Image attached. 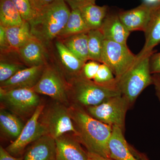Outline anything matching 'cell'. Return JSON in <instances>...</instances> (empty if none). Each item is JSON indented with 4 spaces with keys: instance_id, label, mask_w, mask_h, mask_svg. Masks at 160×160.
I'll list each match as a JSON object with an SVG mask.
<instances>
[{
    "instance_id": "52a82bcc",
    "label": "cell",
    "mask_w": 160,
    "mask_h": 160,
    "mask_svg": "<svg viewBox=\"0 0 160 160\" xmlns=\"http://www.w3.org/2000/svg\"><path fill=\"white\" fill-rule=\"evenodd\" d=\"M129 102L122 95L110 98L99 105L84 108L87 113L98 121L124 130Z\"/></svg>"
},
{
    "instance_id": "9c48e42d",
    "label": "cell",
    "mask_w": 160,
    "mask_h": 160,
    "mask_svg": "<svg viewBox=\"0 0 160 160\" xmlns=\"http://www.w3.org/2000/svg\"><path fill=\"white\" fill-rule=\"evenodd\" d=\"M32 89L38 94L48 96L56 102L69 106L67 82L53 66L48 64L45 66L42 76Z\"/></svg>"
},
{
    "instance_id": "cb8c5ba5",
    "label": "cell",
    "mask_w": 160,
    "mask_h": 160,
    "mask_svg": "<svg viewBox=\"0 0 160 160\" xmlns=\"http://www.w3.org/2000/svg\"><path fill=\"white\" fill-rule=\"evenodd\" d=\"M25 22L12 0H0V25L5 28L20 26Z\"/></svg>"
},
{
    "instance_id": "4dcf8cb0",
    "label": "cell",
    "mask_w": 160,
    "mask_h": 160,
    "mask_svg": "<svg viewBox=\"0 0 160 160\" xmlns=\"http://www.w3.org/2000/svg\"><path fill=\"white\" fill-rule=\"evenodd\" d=\"M0 49L1 54H6L12 52L9 46L6 34V29L0 25Z\"/></svg>"
},
{
    "instance_id": "f1b7e54d",
    "label": "cell",
    "mask_w": 160,
    "mask_h": 160,
    "mask_svg": "<svg viewBox=\"0 0 160 160\" xmlns=\"http://www.w3.org/2000/svg\"><path fill=\"white\" fill-rule=\"evenodd\" d=\"M26 68L25 65L16 62H6L1 60L0 62V83L10 78L21 70Z\"/></svg>"
},
{
    "instance_id": "8992f818",
    "label": "cell",
    "mask_w": 160,
    "mask_h": 160,
    "mask_svg": "<svg viewBox=\"0 0 160 160\" xmlns=\"http://www.w3.org/2000/svg\"><path fill=\"white\" fill-rule=\"evenodd\" d=\"M0 99L3 108L22 119L30 118L41 104L38 94L29 88L0 89Z\"/></svg>"
},
{
    "instance_id": "603a6c76",
    "label": "cell",
    "mask_w": 160,
    "mask_h": 160,
    "mask_svg": "<svg viewBox=\"0 0 160 160\" xmlns=\"http://www.w3.org/2000/svg\"><path fill=\"white\" fill-rule=\"evenodd\" d=\"M60 40L84 62L89 60L88 32L74 35Z\"/></svg>"
},
{
    "instance_id": "8fae6325",
    "label": "cell",
    "mask_w": 160,
    "mask_h": 160,
    "mask_svg": "<svg viewBox=\"0 0 160 160\" xmlns=\"http://www.w3.org/2000/svg\"><path fill=\"white\" fill-rule=\"evenodd\" d=\"M157 6L143 3L134 9L120 12L118 14L121 22L130 32L134 31L144 32L152 12Z\"/></svg>"
},
{
    "instance_id": "8d00e7d4",
    "label": "cell",
    "mask_w": 160,
    "mask_h": 160,
    "mask_svg": "<svg viewBox=\"0 0 160 160\" xmlns=\"http://www.w3.org/2000/svg\"><path fill=\"white\" fill-rule=\"evenodd\" d=\"M88 160H114L111 158L104 157L99 155L88 152Z\"/></svg>"
},
{
    "instance_id": "74e56055",
    "label": "cell",
    "mask_w": 160,
    "mask_h": 160,
    "mask_svg": "<svg viewBox=\"0 0 160 160\" xmlns=\"http://www.w3.org/2000/svg\"><path fill=\"white\" fill-rule=\"evenodd\" d=\"M132 149V153L134 155V156L138 160H149L147 158V157L145 156V155L142 154V153H140L138 152L137 151L133 149L131 146V149Z\"/></svg>"
},
{
    "instance_id": "9a60e30c",
    "label": "cell",
    "mask_w": 160,
    "mask_h": 160,
    "mask_svg": "<svg viewBox=\"0 0 160 160\" xmlns=\"http://www.w3.org/2000/svg\"><path fill=\"white\" fill-rule=\"evenodd\" d=\"M22 156L23 160H57L55 140L42 136L30 144Z\"/></svg>"
},
{
    "instance_id": "1f68e13d",
    "label": "cell",
    "mask_w": 160,
    "mask_h": 160,
    "mask_svg": "<svg viewBox=\"0 0 160 160\" xmlns=\"http://www.w3.org/2000/svg\"><path fill=\"white\" fill-rule=\"evenodd\" d=\"M151 74L160 73V52L152 53L149 61Z\"/></svg>"
},
{
    "instance_id": "d590c367",
    "label": "cell",
    "mask_w": 160,
    "mask_h": 160,
    "mask_svg": "<svg viewBox=\"0 0 160 160\" xmlns=\"http://www.w3.org/2000/svg\"><path fill=\"white\" fill-rule=\"evenodd\" d=\"M55 1V0H33L35 6L38 11L50 5Z\"/></svg>"
},
{
    "instance_id": "836d02e7",
    "label": "cell",
    "mask_w": 160,
    "mask_h": 160,
    "mask_svg": "<svg viewBox=\"0 0 160 160\" xmlns=\"http://www.w3.org/2000/svg\"><path fill=\"white\" fill-rule=\"evenodd\" d=\"M0 160H23V156L16 158L12 155L6 149L0 147Z\"/></svg>"
},
{
    "instance_id": "d4e9b609",
    "label": "cell",
    "mask_w": 160,
    "mask_h": 160,
    "mask_svg": "<svg viewBox=\"0 0 160 160\" xmlns=\"http://www.w3.org/2000/svg\"><path fill=\"white\" fill-rule=\"evenodd\" d=\"M90 30L86 25L79 9H72L69 18L58 38L62 39L74 35L88 32Z\"/></svg>"
},
{
    "instance_id": "83f0119b",
    "label": "cell",
    "mask_w": 160,
    "mask_h": 160,
    "mask_svg": "<svg viewBox=\"0 0 160 160\" xmlns=\"http://www.w3.org/2000/svg\"><path fill=\"white\" fill-rule=\"evenodd\" d=\"M92 81L99 85L118 86V81L113 72L108 66L101 63L97 74Z\"/></svg>"
},
{
    "instance_id": "484cf974",
    "label": "cell",
    "mask_w": 160,
    "mask_h": 160,
    "mask_svg": "<svg viewBox=\"0 0 160 160\" xmlns=\"http://www.w3.org/2000/svg\"><path fill=\"white\" fill-rule=\"evenodd\" d=\"M89 60L101 63V55L105 38L100 29H91L88 32Z\"/></svg>"
},
{
    "instance_id": "ac0fdd59",
    "label": "cell",
    "mask_w": 160,
    "mask_h": 160,
    "mask_svg": "<svg viewBox=\"0 0 160 160\" xmlns=\"http://www.w3.org/2000/svg\"><path fill=\"white\" fill-rule=\"evenodd\" d=\"M56 48L64 70V75L67 77L68 82L81 73L85 62L72 53L61 40L56 42Z\"/></svg>"
},
{
    "instance_id": "6da1fadb",
    "label": "cell",
    "mask_w": 160,
    "mask_h": 160,
    "mask_svg": "<svg viewBox=\"0 0 160 160\" xmlns=\"http://www.w3.org/2000/svg\"><path fill=\"white\" fill-rule=\"evenodd\" d=\"M76 130L75 137L86 151L110 158L108 143L112 127L91 117L83 107L72 104L68 107Z\"/></svg>"
},
{
    "instance_id": "7a4b0ae2",
    "label": "cell",
    "mask_w": 160,
    "mask_h": 160,
    "mask_svg": "<svg viewBox=\"0 0 160 160\" xmlns=\"http://www.w3.org/2000/svg\"><path fill=\"white\" fill-rule=\"evenodd\" d=\"M70 12L65 0H55L39 11L36 17L29 22L32 34L48 46L58 38Z\"/></svg>"
},
{
    "instance_id": "7402d4cb",
    "label": "cell",
    "mask_w": 160,
    "mask_h": 160,
    "mask_svg": "<svg viewBox=\"0 0 160 160\" xmlns=\"http://www.w3.org/2000/svg\"><path fill=\"white\" fill-rule=\"evenodd\" d=\"M6 34L12 52L18 50L32 36L29 22L25 21L20 26L6 28Z\"/></svg>"
},
{
    "instance_id": "f35d334b",
    "label": "cell",
    "mask_w": 160,
    "mask_h": 160,
    "mask_svg": "<svg viewBox=\"0 0 160 160\" xmlns=\"http://www.w3.org/2000/svg\"><path fill=\"white\" fill-rule=\"evenodd\" d=\"M143 3L150 6H156L160 5V0H143Z\"/></svg>"
},
{
    "instance_id": "e575fe53",
    "label": "cell",
    "mask_w": 160,
    "mask_h": 160,
    "mask_svg": "<svg viewBox=\"0 0 160 160\" xmlns=\"http://www.w3.org/2000/svg\"><path fill=\"white\" fill-rule=\"evenodd\" d=\"M152 85H154L156 93L160 102V73L152 74Z\"/></svg>"
},
{
    "instance_id": "5bb4252c",
    "label": "cell",
    "mask_w": 160,
    "mask_h": 160,
    "mask_svg": "<svg viewBox=\"0 0 160 160\" xmlns=\"http://www.w3.org/2000/svg\"><path fill=\"white\" fill-rule=\"evenodd\" d=\"M45 44L32 35L18 50L17 53L28 67L47 65Z\"/></svg>"
},
{
    "instance_id": "30bf717a",
    "label": "cell",
    "mask_w": 160,
    "mask_h": 160,
    "mask_svg": "<svg viewBox=\"0 0 160 160\" xmlns=\"http://www.w3.org/2000/svg\"><path fill=\"white\" fill-rule=\"evenodd\" d=\"M45 106L40 104L27 123L17 139L12 142L6 149L14 157H22L27 146L41 137L47 135L39 122V118Z\"/></svg>"
},
{
    "instance_id": "7c38bea8",
    "label": "cell",
    "mask_w": 160,
    "mask_h": 160,
    "mask_svg": "<svg viewBox=\"0 0 160 160\" xmlns=\"http://www.w3.org/2000/svg\"><path fill=\"white\" fill-rule=\"evenodd\" d=\"M46 66L26 67L9 79L0 83V89L7 91L22 88L32 89L42 76Z\"/></svg>"
},
{
    "instance_id": "5b68a950",
    "label": "cell",
    "mask_w": 160,
    "mask_h": 160,
    "mask_svg": "<svg viewBox=\"0 0 160 160\" xmlns=\"http://www.w3.org/2000/svg\"><path fill=\"white\" fill-rule=\"evenodd\" d=\"M39 122L48 135L54 139L71 132L77 134L69 108L62 103L55 101L44 107L39 118Z\"/></svg>"
},
{
    "instance_id": "d6986e66",
    "label": "cell",
    "mask_w": 160,
    "mask_h": 160,
    "mask_svg": "<svg viewBox=\"0 0 160 160\" xmlns=\"http://www.w3.org/2000/svg\"><path fill=\"white\" fill-rule=\"evenodd\" d=\"M145 45L137 57L153 53V48L160 43V5L152 12L145 31Z\"/></svg>"
},
{
    "instance_id": "e0dca14e",
    "label": "cell",
    "mask_w": 160,
    "mask_h": 160,
    "mask_svg": "<svg viewBox=\"0 0 160 160\" xmlns=\"http://www.w3.org/2000/svg\"><path fill=\"white\" fill-rule=\"evenodd\" d=\"M123 132L119 127H112L108 143L110 158L114 160H138L132 153L131 146L126 142Z\"/></svg>"
},
{
    "instance_id": "277c9868",
    "label": "cell",
    "mask_w": 160,
    "mask_h": 160,
    "mask_svg": "<svg viewBox=\"0 0 160 160\" xmlns=\"http://www.w3.org/2000/svg\"><path fill=\"white\" fill-rule=\"evenodd\" d=\"M152 54L137 57L133 65L117 81L121 94L127 100L130 107L142 92L152 84V74L149 66Z\"/></svg>"
},
{
    "instance_id": "3957f363",
    "label": "cell",
    "mask_w": 160,
    "mask_h": 160,
    "mask_svg": "<svg viewBox=\"0 0 160 160\" xmlns=\"http://www.w3.org/2000/svg\"><path fill=\"white\" fill-rule=\"evenodd\" d=\"M67 83L69 98L72 104L84 108L99 105L110 98L122 95L118 86L99 85L80 74Z\"/></svg>"
},
{
    "instance_id": "2e32d148",
    "label": "cell",
    "mask_w": 160,
    "mask_h": 160,
    "mask_svg": "<svg viewBox=\"0 0 160 160\" xmlns=\"http://www.w3.org/2000/svg\"><path fill=\"white\" fill-rule=\"evenodd\" d=\"M100 30L105 40L127 45L130 32L121 22L118 13H108Z\"/></svg>"
},
{
    "instance_id": "4fadbf2b",
    "label": "cell",
    "mask_w": 160,
    "mask_h": 160,
    "mask_svg": "<svg viewBox=\"0 0 160 160\" xmlns=\"http://www.w3.org/2000/svg\"><path fill=\"white\" fill-rule=\"evenodd\" d=\"M55 140L57 160H88V152L73 135L65 134Z\"/></svg>"
},
{
    "instance_id": "ba28073f",
    "label": "cell",
    "mask_w": 160,
    "mask_h": 160,
    "mask_svg": "<svg viewBox=\"0 0 160 160\" xmlns=\"http://www.w3.org/2000/svg\"><path fill=\"white\" fill-rule=\"evenodd\" d=\"M127 45L105 40L103 43L101 63L105 64L113 72L117 81L136 61Z\"/></svg>"
},
{
    "instance_id": "f546056e",
    "label": "cell",
    "mask_w": 160,
    "mask_h": 160,
    "mask_svg": "<svg viewBox=\"0 0 160 160\" xmlns=\"http://www.w3.org/2000/svg\"><path fill=\"white\" fill-rule=\"evenodd\" d=\"M101 63L97 61H91L85 63L80 75L87 79L93 80L97 74Z\"/></svg>"
},
{
    "instance_id": "ffe728a7",
    "label": "cell",
    "mask_w": 160,
    "mask_h": 160,
    "mask_svg": "<svg viewBox=\"0 0 160 160\" xmlns=\"http://www.w3.org/2000/svg\"><path fill=\"white\" fill-rule=\"evenodd\" d=\"M24 123L21 118L5 108L0 111V128L1 133L7 138L17 139L24 128Z\"/></svg>"
},
{
    "instance_id": "d6a6232c",
    "label": "cell",
    "mask_w": 160,
    "mask_h": 160,
    "mask_svg": "<svg viewBox=\"0 0 160 160\" xmlns=\"http://www.w3.org/2000/svg\"><path fill=\"white\" fill-rule=\"evenodd\" d=\"M72 10V9H80L83 6L95 4L96 0H65Z\"/></svg>"
},
{
    "instance_id": "44dd1931",
    "label": "cell",
    "mask_w": 160,
    "mask_h": 160,
    "mask_svg": "<svg viewBox=\"0 0 160 160\" xmlns=\"http://www.w3.org/2000/svg\"><path fill=\"white\" fill-rule=\"evenodd\" d=\"M108 7L90 4L80 8V12L86 25L91 29H100L108 13Z\"/></svg>"
},
{
    "instance_id": "4316f807",
    "label": "cell",
    "mask_w": 160,
    "mask_h": 160,
    "mask_svg": "<svg viewBox=\"0 0 160 160\" xmlns=\"http://www.w3.org/2000/svg\"><path fill=\"white\" fill-rule=\"evenodd\" d=\"M23 19L30 22L37 15L38 11L35 6L33 0H12Z\"/></svg>"
}]
</instances>
